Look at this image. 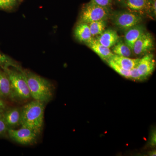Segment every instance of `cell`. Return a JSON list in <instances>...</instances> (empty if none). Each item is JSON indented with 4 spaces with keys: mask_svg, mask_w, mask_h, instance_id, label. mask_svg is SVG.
I'll return each mask as SVG.
<instances>
[{
    "mask_svg": "<svg viewBox=\"0 0 156 156\" xmlns=\"http://www.w3.org/2000/svg\"><path fill=\"white\" fill-rule=\"evenodd\" d=\"M21 72L28 84L32 98L46 104L50 102L54 94L52 83L29 70L22 69Z\"/></svg>",
    "mask_w": 156,
    "mask_h": 156,
    "instance_id": "6da1fadb",
    "label": "cell"
},
{
    "mask_svg": "<svg viewBox=\"0 0 156 156\" xmlns=\"http://www.w3.org/2000/svg\"><path fill=\"white\" fill-rule=\"evenodd\" d=\"M46 104L33 100L21 107V126L27 127L38 134L44 125Z\"/></svg>",
    "mask_w": 156,
    "mask_h": 156,
    "instance_id": "7a4b0ae2",
    "label": "cell"
},
{
    "mask_svg": "<svg viewBox=\"0 0 156 156\" xmlns=\"http://www.w3.org/2000/svg\"><path fill=\"white\" fill-rule=\"evenodd\" d=\"M3 70L8 75L11 82V100L17 102H24L30 98L31 97L28 84L21 70H19L12 67Z\"/></svg>",
    "mask_w": 156,
    "mask_h": 156,
    "instance_id": "3957f363",
    "label": "cell"
},
{
    "mask_svg": "<svg viewBox=\"0 0 156 156\" xmlns=\"http://www.w3.org/2000/svg\"><path fill=\"white\" fill-rule=\"evenodd\" d=\"M110 14L109 8L98 5L91 1L82 8L78 22L89 23L97 20H107Z\"/></svg>",
    "mask_w": 156,
    "mask_h": 156,
    "instance_id": "277c9868",
    "label": "cell"
},
{
    "mask_svg": "<svg viewBox=\"0 0 156 156\" xmlns=\"http://www.w3.org/2000/svg\"><path fill=\"white\" fill-rule=\"evenodd\" d=\"M109 17L114 25L124 32L140 24L143 20L141 15L130 11H116L111 14Z\"/></svg>",
    "mask_w": 156,
    "mask_h": 156,
    "instance_id": "5b68a950",
    "label": "cell"
},
{
    "mask_svg": "<svg viewBox=\"0 0 156 156\" xmlns=\"http://www.w3.org/2000/svg\"><path fill=\"white\" fill-rule=\"evenodd\" d=\"M39 134L27 127L21 126L19 129H9L8 136L18 144L31 145L36 143Z\"/></svg>",
    "mask_w": 156,
    "mask_h": 156,
    "instance_id": "8992f818",
    "label": "cell"
},
{
    "mask_svg": "<svg viewBox=\"0 0 156 156\" xmlns=\"http://www.w3.org/2000/svg\"><path fill=\"white\" fill-rule=\"evenodd\" d=\"M154 47V39L149 33L145 32L137 41L133 46L132 52L135 56H144L150 53Z\"/></svg>",
    "mask_w": 156,
    "mask_h": 156,
    "instance_id": "52a82bcc",
    "label": "cell"
},
{
    "mask_svg": "<svg viewBox=\"0 0 156 156\" xmlns=\"http://www.w3.org/2000/svg\"><path fill=\"white\" fill-rule=\"evenodd\" d=\"M155 67V60L153 54L149 53L140 58L136 68L144 81L153 73Z\"/></svg>",
    "mask_w": 156,
    "mask_h": 156,
    "instance_id": "ba28073f",
    "label": "cell"
},
{
    "mask_svg": "<svg viewBox=\"0 0 156 156\" xmlns=\"http://www.w3.org/2000/svg\"><path fill=\"white\" fill-rule=\"evenodd\" d=\"M2 115L9 130L21 126V107H7Z\"/></svg>",
    "mask_w": 156,
    "mask_h": 156,
    "instance_id": "9c48e42d",
    "label": "cell"
},
{
    "mask_svg": "<svg viewBox=\"0 0 156 156\" xmlns=\"http://www.w3.org/2000/svg\"><path fill=\"white\" fill-rule=\"evenodd\" d=\"M122 2L128 9L140 15L151 12V0H123Z\"/></svg>",
    "mask_w": 156,
    "mask_h": 156,
    "instance_id": "30bf717a",
    "label": "cell"
},
{
    "mask_svg": "<svg viewBox=\"0 0 156 156\" xmlns=\"http://www.w3.org/2000/svg\"><path fill=\"white\" fill-rule=\"evenodd\" d=\"M146 32L144 26L137 24L125 32L124 42L132 50L134 43Z\"/></svg>",
    "mask_w": 156,
    "mask_h": 156,
    "instance_id": "8fae6325",
    "label": "cell"
},
{
    "mask_svg": "<svg viewBox=\"0 0 156 156\" xmlns=\"http://www.w3.org/2000/svg\"><path fill=\"white\" fill-rule=\"evenodd\" d=\"M76 40L81 43L87 44L94 38L91 34L88 23L78 22L74 31Z\"/></svg>",
    "mask_w": 156,
    "mask_h": 156,
    "instance_id": "7c38bea8",
    "label": "cell"
},
{
    "mask_svg": "<svg viewBox=\"0 0 156 156\" xmlns=\"http://www.w3.org/2000/svg\"><path fill=\"white\" fill-rule=\"evenodd\" d=\"M86 45L104 61H107L114 55L110 48H107L101 44L95 38L87 43Z\"/></svg>",
    "mask_w": 156,
    "mask_h": 156,
    "instance_id": "4fadbf2b",
    "label": "cell"
},
{
    "mask_svg": "<svg viewBox=\"0 0 156 156\" xmlns=\"http://www.w3.org/2000/svg\"><path fill=\"white\" fill-rule=\"evenodd\" d=\"M96 39L103 46L111 48L120 40V37L115 30L109 29L105 30Z\"/></svg>",
    "mask_w": 156,
    "mask_h": 156,
    "instance_id": "5bb4252c",
    "label": "cell"
},
{
    "mask_svg": "<svg viewBox=\"0 0 156 156\" xmlns=\"http://www.w3.org/2000/svg\"><path fill=\"white\" fill-rule=\"evenodd\" d=\"M11 87L9 76L4 70L0 69V98L3 100H11Z\"/></svg>",
    "mask_w": 156,
    "mask_h": 156,
    "instance_id": "9a60e30c",
    "label": "cell"
},
{
    "mask_svg": "<svg viewBox=\"0 0 156 156\" xmlns=\"http://www.w3.org/2000/svg\"><path fill=\"white\" fill-rule=\"evenodd\" d=\"M117 64L120 66L123 69L130 71L136 67L140 58H131V57H124L114 54L111 58Z\"/></svg>",
    "mask_w": 156,
    "mask_h": 156,
    "instance_id": "2e32d148",
    "label": "cell"
},
{
    "mask_svg": "<svg viewBox=\"0 0 156 156\" xmlns=\"http://www.w3.org/2000/svg\"><path fill=\"white\" fill-rule=\"evenodd\" d=\"M112 48V52L115 55L131 57L133 54V52L131 48L126 44L124 41L120 39Z\"/></svg>",
    "mask_w": 156,
    "mask_h": 156,
    "instance_id": "e0dca14e",
    "label": "cell"
},
{
    "mask_svg": "<svg viewBox=\"0 0 156 156\" xmlns=\"http://www.w3.org/2000/svg\"><path fill=\"white\" fill-rule=\"evenodd\" d=\"M12 67L19 70L22 69L20 64L8 55L0 51V69Z\"/></svg>",
    "mask_w": 156,
    "mask_h": 156,
    "instance_id": "ac0fdd59",
    "label": "cell"
},
{
    "mask_svg": "<svg viewBox=\"0 0 156 156\" xmlns=\"http://www.w3.org/2000/svg\"><path fill=\"white\" fill-rule=\"evenodd\" d=\"M91 34L93 37L100 35L105 30L107 20H100L88 23Z\"/></svg>",
    "mask_w": 156,
    "mask_h": 156,
    "instance_id": "d6986e66",
    "label": "cell"
},
{
    "mask_svg": "<svg viewBox=\"0 0 156 156\" xmlns=\"http://www.w3.org/2000/svg\"><path fill=\"white\" fill-rule=\"evenodd\" d=\"M109 66L112 68L114 70L120 75L124 77L129 79L130 78V71L126 70L123 69L119 65L117 64L114 61L111 59H108L106 61Z\"/></svg>",
    "mask_w": 156,
    "mask_h": 156,
    "instance_id": "ffe728a7",
    "label": "cell"
},
{
    "mask_svg": "<svg viewBox=\"0 0 156 156\" xmlns=\"http://www.w3.org/2000/svg\"><path fill=\"white\" fill-rule=\"evenodd\" d=\"M19 0H0V9L10 11L14 9Z\"/></svg>",
    "mask_w": 156,
    "mask_h": 156,
    "instance_id": "44dd1931",
    "label": "cell"
},
{
    "mask_svg": "<svg viewBox=\"0 0 156 156\" xmlns=\"http://www.w3.org/2000/svg\"><path fill=\"white\" fill-rule=\"evenodd\" d=\"M9 128L3 119L2 113H0V137L8 136Z\"/></svg>",
    "mask_w": 156,
    "mask_h": 156,
    "instance_id": "7402d4cb",
    "label": "cell"
},
{
    "mask_svg": "<svg viewBox=\"0 0 156 156\" xmlns=\"http://www.w3.org/2000/svg\"><path fill=\"white\" fill-rule=\"evenodd\" d=\"M129 79L134 81H144L142 77L140 75L139 72L137 71L136 67L130 70V78H129Z\"/></svg>",
    "mask_w": 156,
    "mask_h": 156,
    "instance_id": "603a6c76",
    "label": "cell"
},
{
    "mask_svg": "<svg viewBox=\"0 0 156 156\" xmlns=\"http://www.w3.org/2000/svg\"><path fill=\"white\" fill-rule=\"evenodd\" d=\"M92 2L98 5L110 8L112 5V0H91Z\"/></svg>",
    "mask_w": 156,
    "mask_h": 156,
    "instance_id": "cb8c5ba5",
    "label": "cell"
},
{
    "mask_svg": "<svg viewBox=\"0 0 156 156\" xmlns=\"http://www.w3.org/2000/svg\"><path fill=\"white\" fill-rule=\"evenodd\" d=\"M156 133L155 130H154L151 134V136L149 142V145L151 147H154L156 146Z\"/></svg>",
    "mask_w": 156,
    "mask_h": 156,
    "instance_id": "d4e9b609",
    "label": "cell"
},
{
    "mask_svg": "<svg viewBox=\"0 0 156 156\" xmlns=\"http://www.w3.org/2000/svg\"><path fill=\"white\" fill-rule=\"evenodd\" d=\"M7 108V105L5 100L0 98V113H2Z\"/></svg>",
    "mask_w": 156,
    "mask_h": 156,
    "instance_id": "484cf974",
    "label": "cell"
},
{
    "mask_svg": "<svg viewBox=\"0 0 156 156\" xmlns=\"http://www.w3.org/2000/svg\"><path fill=\"white\" fill-rule=\"evenodd\" d=\"M156 0H151V12H153V14L155 16H156Z\"/></svg>",
    "mask_w": 156,
    "mask_h": 156,
    "instance_id": "4316f807",
    "label": "cell"
},
{
    "mask_svg": "<svg viewBox=\"0 0 156 156\" xmlns=\"http://www.w3.org/2000/svg\"><path fill=\"white\" fill-rule=\"evenodd\" d=\"M149 155L151 156H155L156 155V150L151 151L149 153Z\"/></svg>",
    "mask_w": 156,
    "mask_h": 156,
    "instance_id": "83f0119b",
    "label": "cell"
},
{
    "mask_svg": "<svg viewBox=\"0 0 156 156\" xmlns=\"http://www.w3.org/2000/svg\"><path fill=\"white\" fill-rule=\"evenodd\" d=\"M117 1H119V2H121V1H122V2L123 0H117Z\"/></svg>",
    "mask_w": 156,
    "mask_h": 156,
    "instance_id": "f1b7e54d",
    "label": "cell"
},
{
    "mask_svg": "<svg viewBox=\"0 0 156 156\" xmlns=\"http://www.w3.org/2000/svg\"><path fill=\"white\" fill-rule=\"evenodd\" d=\"M19 1H21V0H19Z\"/></svg>",
    "mask_w": 156,
    "mask_h": 156,
    "instance_id": "f546056e",
    "label": "cell"
}]
</instances>
